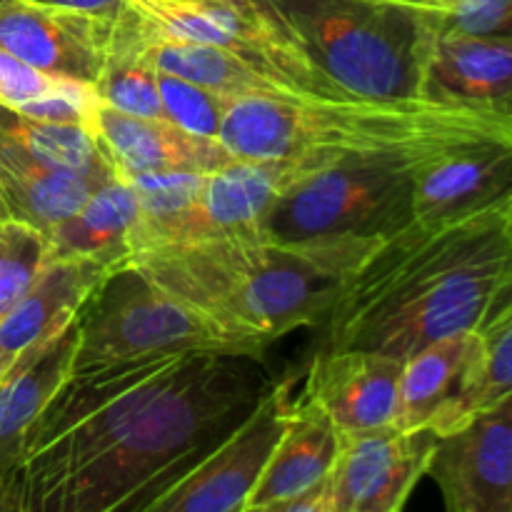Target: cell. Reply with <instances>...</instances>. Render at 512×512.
Instances as JSON below:
<instances>
[{
  "label": "cell",
  "instance_id": "obj_1",
  "mask_svg": "<svg viewBox=\"0 0 512 512\" xmlns=\"http://www.w3.org/2000/svg\"><path fill=\"white\" fill-rule=\"evenodd\" d=\"M273 385L260 355L243 353L75 370L25 440L23 512H143L223 445Z\"/></svg>",
  "mask_w": 512,
  "mask_h": 512
},
{
  "label": "cell",
  "instance_id": "obj_2",
  "mask_svg": "<svg viewBox=\"0 0 512 512\" xmlns=\"http://www.w3.org/2000/svg\"><path fill=\"white\" fill-rule=\"evenodd\" d=\"M512 203L450 223H410L380 240L325 315L323 350L408 360L425 345L478 330L510 268Z\"/></svg>",
  "mask_w": 512,
  "mask_h": 512
},
{
  "label": "cell",
  "instance_id": "obj_3",
  "mask_svg": "<svg viewBox=\"0 0 512 512\" xmlns=\"http://www.w3.org/2000/svg\"><path fill=\"white\" fill-rule=\"evenodd\" d=\"M380 240L285 245L243 233L145 250L130 265L240 348L263 355L283 335L325 318L345 280Z\"/></svg>",
  "mask_w": 512,
  "mask_h": 512
},
{
  "label": "cell",
  "instance_id": "obj_4",
  "mask_svg": "<svg viewBox=\"0 0 512 512\" xmlns=\"http://www.w3.org/2000/svg\"><path fill=\"white\" fill-rule=\"evenodd\" d=\"M508 125L512 118L428 100L313 98L278 90L228 98L218 140L235 160L333 163L348 155L428 153Z\"/></svg>",
  "mask_w": 512,
  "mask_h": 512
},
{
  "label": "cell",
  "instance_id": "obj_5",
  "mask_svg": "<svg viewBox=\"0 0 512 512\" xmlns=\"http://www.w3.org/2000/svg\"><path fill=\"white\" fill-rule=\"evenodd\" d=\"M343 98L420 100L435 10L380 0H253Z\"/></svg>",
  "mask_w": 512,
  "mask_h": 512
},
{
  "label": "cell",
  "instance_id": "obj_6",
  "mask_svg": "<svg viewBox=\"0 0 512 512\" xmlns=\"http://www.w3.org/2000/svg\"><path fill=\"white\" fill-rule=\"evenodd\" d=\"M443 150L348 155L320 165L275 200L260 235L285 245L388 238L413 223L415 173Z\"/></svg>",
  "mask_w": 512,
  "mask_h": 512
},
{
  "label": "cell",
  "instance_id": "obj_7",
  "mask_svg": "<svg viewBox=\"0 0 512 512\" xmlns=\"http://www.w3.org/2000/svg\"><path fill=\"white\" fill-rule=\"evenodd\" d=\"M195 353L253 355L133 265L115 270L78 313L73 373Z\"/></svg>",
  "mask_w": 512,
  "mask_h": 512
},
{
  "label": "cell",
  "instance_id": "obj_8",
  "mask_svg": "<svg viewBox=\"0 0 512 512\" xmlns=\"http://www.w3.org/2000/svg\"><path fill=\"white\" fill-rule=\"evenodd\" d=\"M160 35L228 50L280 88L313 98L335 93L253 0H128Z\"/></svg>",
  "mask_w": 512,
  "mask_h": 512
},
{
  "label": "cell",
  "instance_id": "obj_9",
  "mask_svg": "<svg viewBox=\"0 0 512 512\" xmlns=\"http://www.w3.org/2000/svg\"><path fill=\"white\" fill-rule=\"evenodd\" d=\"M320 160H233L203 178L193 203L158 228L133 238L130 263L145 250L228 235L260 233L275 200L298 178L320 168Z\"/></svg>",
  "mask_w": 512,
  "mask_h": 512
},
{
  "label": "cell",
  "instance_id": "obj_10",
  "mask_svg": "<svg viewBox=\"0 0 512 512\" xmlns=\"http://www.w3.org/2000/svg\"><path fill=\"white\" fill-rule=\"evenodd\" d=\"M290 388V380L275 383L253 415L223 445L143 512H243L248 508L260 470L295 408Z\"/></svg>",
  "mask_w": 512,
  "mask_h": 512
},
{
  "label": "cell",
  "instance_id": "obj_11",
  "mask_svg": "<svg viewBox=\"0 0 512 512\" xmlns=\"http://www.w3.org/2000/svg\"><path fill=\"white\" fill-rule=\"evenodd\" d=\"M438 438L430 428H383L343 438L325 480L323 512H400L428 475Z\"/></svg>",
  "mask_w": 512,
  "mask_h": 512
},
{
  "label": "cell",
  "instance_id": "obj_12",
  "mask_svg": "<svg viewBox=\"0 0 512 512\" xmlns=\"http://www.w3.org/2000/svg\"><path fill=\"white\" fill-rule=\"evenodd\" d=\"M428 475L445 512H512V393L440 435Z\"/></svg>",
  "mask_w": 512,
  "mask_h": 512
},
{
  "label": "cell",
  "instance_id": "obj_13",
  "mask_svg": "<svg viewBox=\"0 0 512 512\" xmlns=\"http://www.w3.org/2000/svg\"><path fill=\"white\" fill-rule=\"evenodd\" d=\"M512 203V125L460 140L425 160L413 180V220L450 223Z\"/></svg>",
  "mask_w": 512,
  "mask_h": 512
},
{
  "label": "cell",
  "instance_id": "obj_14",
  "mask_svg": "<svg viewBox=\"0 0 512 512\" xmlns=\"http://www.w3.org/2000/svg\"><path fill=\"white\" fill-rule=\"evenodd\" d=\"M113 20L10 0L0 5V48L45 75L95 85Z\"/></svg>",
  "mask_w": 512,
  "mask_h": 512
},
{
  "label": "cell",
  "instance_id": "obj_15",
  "mask_svg": "<svg viewBox=\"0 0 512 512\" xmlns=\"http://www.w3.org/2000/svg\"><path fill=\"white\" fill-rule=\"evenodd\" d=\"M403 360L373 350H320L305 395L343 438L395 428Z\"/></svg>",
  "mask_w": 512,
  "mask_h": 512
},
{
  "label": "cell",
  "instance_id": "obj_16",
  "mask_svg": "<svg viewBox=\"0 0 512 512\" xmlns=\"http://www.w3.org/2000/svg\"><path fill=\"white\" fill-rule=\"evenodd\" d=\"M420 100L512 118V40L460 35L435 20Z\"/></svg>",
  "mask_w": 512,
  "mask_h": 512
},
{
  "label": "cell",
  "instance_id": "obj_17",
  "mask_svg": "<svg viewBox=\"0 0 512 512\" xmlns=\"http://www.w3.org/2000/svg\"><path fill=\"white\" fill-rule=\"evenodd\" d=\"M95 143L115 178L148 173H213L233 163L218 138H200L163 118H138L100 103L90 123Z\"/></svg>",
  "mask_w": 512,
  "mask_h": 512
},
{
  "label": "cell",
  "instance_id": "obj_18",
  "mask_svg": "<svg viewBox=\"0 0 512 512\" xmlns=\"http://www.w3.org/2000/svg\"><path fill=\"white\" fill-rule=\"evenodd\" d=\"M483 363L478 330L455 333L425 345L403 363L398 393V430L430 428L438 435L458 428L465 398Z\"/></svg>",
  "mask_w": 512,
  "mask_h": 512
},
{
  "label": "cell",
  "instance_id": "obj_19",
  "mask_svg": "<svg viewBox=\"0 0 512 512\" xmlns=\"http://www.w3.org/2000/svg\"><path fill=\"white\" fill-rule=\"evenodd\" d=\"M115 270L85 258H48L28 293L0 323V355L15 360L68 328Z\"/></svg>",
  "mask_w": 512,
  "mask_h": 512
},
{
  "label": "cell",
  "instance_id": "obj_20",
  "mask_svg": "<svg viewBox=\"0 0 512 512\" xmlns=\"http://www.w3.org/2000/svg\"><path fill=\"white\" fill-rule=\"evenodd\" d=\"M75 348L78 318L50 340L20 353L0 380V475L20 468L30 428L73 373Z\"/></svg>",
  "mask_w": 512,
  "mask_h": 512
},
{
  "label": "cell",
  "instance_id": "obj_21",
  "mask_svg": "<svg viewBox=\"0 0 512 512\" xmlns=\"http://www.w3.org/2000/svg\"><path fill=\"white\" fill-rule=\"evenodd\" d=\"M340 445L343 435L335 430L325 410L308 395L300 398L260 470L248 508L298 498L320 488L333 470Z\"/></svg>",
  "mask_w": 512,
  "mask_h": 512
},
{
  "label": "cell",
  "instance_id": "obj_22",
  "mask_svg": "<svg viewBox=\"0 0 512 512\" xmlns=\"http://www.w3.org/2000/svg\"><path fill=\"white\" fill-rule=\"evenodd\" d=\"M100 185L85 175L50 168L28 148L0 133V208L5 218L23 220L48 233Z\"/></svg>",
  "mask_w": 512,
  "mask_h": 512
},
{
  "label": "cell",
  "instance_id": "obj_23",
  "mask_svg": "<svg viewBox=\"0 0 512 512\" xmlns=\"http://www.w3.org/2000/svg\"><path fill=\"white\" fill-rule=\"evenodd\" d=\"M138 200L123 178L95 188L83 205L48 230V258H85L110 270L128 268Z\"/></svg>",
  "mask_w": 512,
  "mask_h": 512
},
{
  "label": "cell",
  "instance_id": "obj_24",
  "mask_svg": "<svg viewBox=\"0 0 512 512\" xmlns=\"http://www.w3.org/2000/svg\"><path fill=\"white\" fill-rule=\"evenodd\" d=\"M145 48H148L145 20L128 3V8L113 20L95 93L100 103L120 113L138 115V118H163L158 70L148 60Z\"/></svg>",
  "mask_w": 512,
  "mask_h": 512
},
{
  "label": "cell",
  "instance_id": "obj_25",
  "mask_svg": "<svg viewBox=\"0 0 512 512\" xmlns=\"http://www.w3.org/2000/svg\"><path fill=\"white\" fill-rule=\"evenodd\" d=\"M145 28H148V48H145V53H148V60L158 73L203 85V88L215 90V93L228 95V98L285 90L278 83L265 78L263 73L250 68L248 63L235 58L228 50L203 43H190V40L168 38V35L155 33L148 23H145Z\"/></svg>",
  "mask_w": 512,
  "mask_h": 512
},
{
  "label": "cell",
  "instance_id": "obj_26",
  "mask_svg": "<svg viewBox=\"0 0 512 512\" xmlns=\"http://www.w3.org/2000/svg\"><path fill=\"white\" fill-rule=\"evenodd\" d=\"M0 133L28 148L35 158L48 163L50 168L85 175L95 183H108L115 178L93 133L83 125L48 123V120L28 118L18 110L0 108Z\"/></svg>",
  "mask_w": 512,
  "mask_h": 512
},
{
  "label": "cell",
  "instance_id": "obj_27",
  "mask_svg": "<svg viewBox=\"0 0 512 512\" xmlns=\"http://www.w3.org/2000/svg\"><path fill=\"white\" fill-rule=\"evenodd\" d=\"M478 333L483 338V363L475 388L470 390L460 410L458 425L512 393V290L495 298Z\"/></svg>",
  "mask_w": 512,
  "mask_h": 512
},
{
  "label": "cell",
  "instance_id": "obj_28",
  "mask_svg": "<svg viewBox=\"0 0 512 512\" xmlns=\"http://www.w3.org/2000/svg\"><path fill=\"white\" fill-rule=\"evenodd\" d=\"M48 260L43 230L15 218H0V323L20 303Z\"/></svg>",
  "mask_w": 512,
  "mask_h": 512
},
{
  "label": "cell",
  "instance_id": "obj_29",
  "mask_svg": "<svg viewBox=\"0 0 512 512\" xmlns=\"http://www.w3.org/2000/svg\"><path fill=\"white\" fill-rule=\"evenodd\" d=\"M158 93L163 118L175 128L200 138H218L223 128L228 95L215 93L203 85L158 73Z\"/></svg>",
  "mask_w": 512,
  "mask_h": 512
},
{
  "label": "cell",
  "instance_id": "obj_30",
  "mask_svg": "<svg viewBox=\"0 0 512 512\" xmlns=\"http://www.w3.org/2000/svg\"><path fill=\"white\" fill-rule=\"evenodd\" d=\"M98 105L100 100L98 93H95V85L60 78L58 85L50 93L20 105L18 113L35 120H48V123L83 125V128L90 130V123H93Z\"/></svg>",
  "mask_w": 512,
  "mask_h": 512
},
{
  "label": "cell",
  "instance_id": "obj_31",
  "mask_svg": "<svg viewBox=\"0 0 512 512\" xmlns=\"http://www.w3.org/2000/svg\"><path fill=\"white\" fill-rule=\"evenodd\" d=\"M438 25L473 38L512 40V0H450Z\"/></svg>",
  "mask_w": 512,
  "mask_h": 512
},
{
  "label": "cell",
  "instance_id": "obj_32",
  "mask_svg": "<svg viewBox=\"0 0 512 512\" xmlns=\"http://www.w3.org/2000/svg\"><path fill=\"white\" fill-rule=\"evenodd\" d=\"M58 80L30 68L28 63L0 48V108L18 110L30 100L43 98L58 85Z\"/></svg>",
  "mask_w": 512,
  "mask_h": 512
},
{
  "label": "cell",
  "instance_id": "obj_33",
  "mask_svg": "<svg viewBox=\"0 0 512 512\" xmlns=\"http://www.w3.org/2000/svg\"><path fill=\"white\" fill-rule=\"evenodd\" d=\"M23 3L40 5V8H60V10H78V13L98 15V18H118L128 0H23Z\"/></svg>",
  "mask_w": 512,
  "mask_h": 512
},
{
  "label": "cell",
  "instance_id": "obj_34",
  "mask_svg": "<svg viewBox=\"0 0 512 512\" xmlns=\"http://www.w3.org/2000/svg\"><path fill=\"white\" fill-rule=\"evenodd\" d=\"M323 493L325 483L320 488L310 490V493L298 495V498L278 500V503L268 505H250L243 512H323Z\"/></svg>",
  "mask_w": 512,
  "mask_h": 512
},
{
  "label": "cell",
  "instance_id": "obj_35",
  "mask_svg": "<svg viewBox=\"0 0 512 512\" xmlns=\"http://www.w3.org/2000/svg\"><path fill=\"white\" fill-rule=\"evenodd\" d=\"M0 512H23L18 468L0 475Z\"/></svg>",
  "mask_w": 512,
  "mask_h": 512
},
{
  "label": "cell",
  "instance_id": "obj_36",
  "mask_svg": "<svg viewBox=\"0 0 512 512\" xmlns=\"http://www.w3.org/2000/svg\"><path fill=\"white\" fill-rule=\"evenodd\" d=\"M380 3H395L418 10H435V13H445L450 8V0H380Z\"/></svg>",
  "mask_w": 512,
  "mask_h": 512
},
{
  "label": "cell",
  "instance_id": "obj_37",
  "mask_svg": "<svg viewBox=\"0 0 512 512\" xmlns=\"http://www.w3.org/2000/svg\"><path fill=\"white\" fill-rule=\"evenodd\" d=\"M505 290H512V213H510V268H508V278H505V285L500 293H505Z\"/></svg>",
  "mask_w": 512,
  "mask_h": 512
},
{
  "label": "cell",
  "instance_id": "obj_38",
  "mask_svg": "<svg viewBox=\"0 0 512 512\" xmlns=\"http://www.w3.org/2000/svg\"><path fill=\"white\" fill-rule=\"evenodd\" d=\"M10 365H13V360H8L5 355H0V380L5 378V373L10 370Z\"/></svg>",
  "mask_w": 512,
  "mask_h": 512
},
{
  "label": "cell",
  "instance_id": "obj_39",
  "mask_svg": "<svg viewBox=\"0 0 512 512\" xmlns=\"http://www.w3.org/2000/svg\"><path fill=\"white\" fill-rule=\"evenodd\" d=\"M0 218H5V213H3V208H0Z\"/></svg>",
  "mask_w": 512,
  "mask_h": 512
},
{
  "label": "cell",
  "instance_id": "obj_40",
  "mask_svg": "<svg viewBox=\"0 0 512 512\" xmlns=\"http://www.w3.org/2000/svg\"><path fill=\"white\" fill-rule=\"evenodd\" d=\"M5 3H10V0H0V5H5Z\"/></svg>",
  "mask_w": 512,
  "mask_h": 512
}]
</instances>
